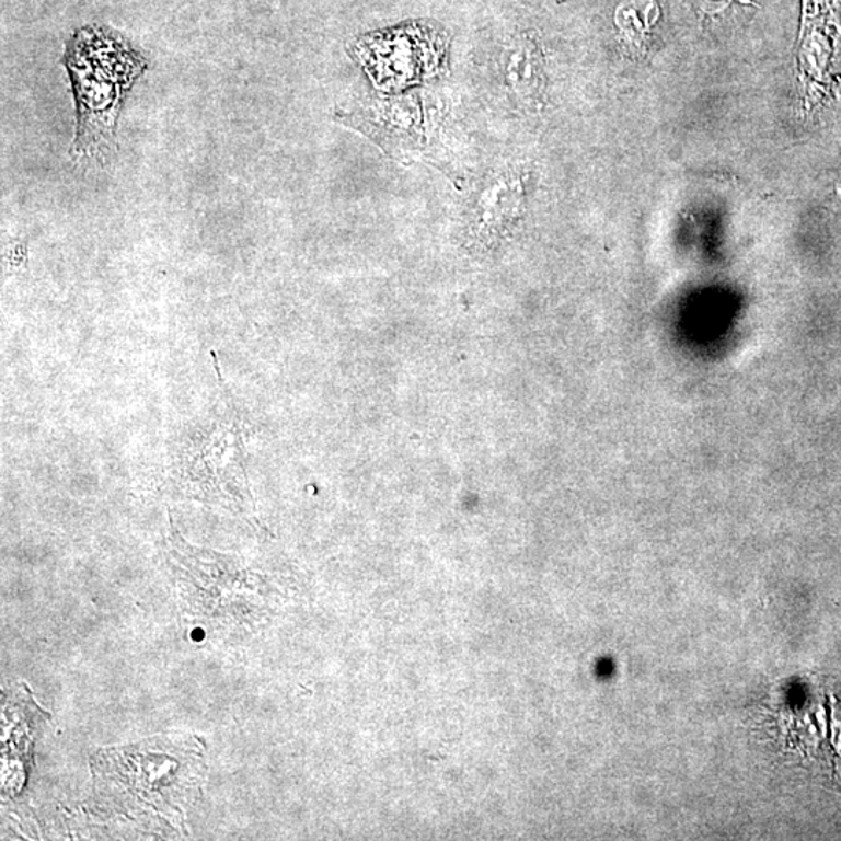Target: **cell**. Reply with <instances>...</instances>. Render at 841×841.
Listing matches in <instances>:
<instances>
[{
	"mask_svg": "<svg viewBox=\"0 0 841 841\" xmlns=\"http://www.w3.org/2000/svg\"><path fill=\"white\" fill-rule=\"evenodd\" d=\"M66 68L77 103L76 139L70 158L105 165L117 153V119L146 61L105 32L77 33L66 50Z\"/></svg>",
	"mask_w": 841,
	"mask_h": 841,
	"instance_id": "obj_1",
	"label": "cell"
},
{
	"mask_svg": "<svg viewBox=\"0 0 841 841\" xmlns=\"http://www.w3.org/2000/svg\"><path fill=\"white\" fill-rule=\"evenodd\" d=\"M191 747L154 739L95 756V784L108 802L130 811L169 815L183 810L200 781Z\"/></svg>",
	"mask_w": 841,
	"mask_h": 841,
	"instance_id": "obj_2",
	"label": "cell"
},
{
	"mask_svg": "<svg viewBox=\"0 0 841 841\" xmlns=\"http://www.w3.org/2000/svg\"><path fill=\"white\" fill-rule=\"evenodd\" d=\"M522 203V187L519 180H497L489 189L483 192L479 203V230L483 235L497 238L510 228L518 217Z\"/></svg>",
	"mask_w": 841,
	"mask_h": 841,
	"instance_id": "obj_3",
	"label": "cell"
},
{
	"mask_svg": "<svg viewBox=\"0 0 841 841\" xmlns=\"http://www.w3.org/2000/svg\"><path fill=\"white\" fill-rule=\"evenodd\" d=\"M504 73L508 88L522 102L533 103L541 97L544 84L542 58L533 43L519 41L512 44L505 55Z\"/></svg>",
	"mask_w": 841,
	"mask_h": 841,
	"instance_id": "obj_4",
	"label": "cell"
}]
</instances>
